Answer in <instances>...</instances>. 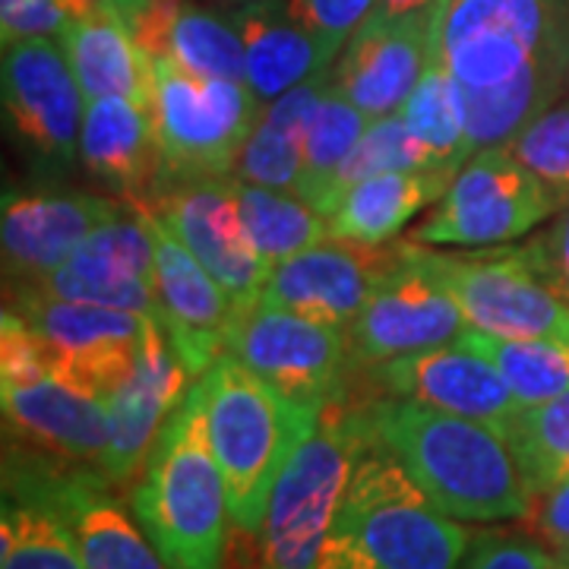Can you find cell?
I'll list each match as a JSON object with an SVG mask.
<instances>
[{
    "instance_id": "obj_1",
    "label": "cell",
    "mask_w": 569,
    "mask_h": 569,
    "mask_svg": "<svg viewBox=\"0 0 569 569\" xmlns=\"http://www.w3.org/2000/svg\"><path fill=\"white\" fill-rule=\"evenodd\" d=\"M427 54L462 89L468 152L503 146L567 96V0H437Z\"/></svg>"
},
{
    "instance_id": "obj_2",
    "label": "cell",
    "mask_w": 569,
    "mask_h": 569,
    "mask_svg": "<svg viewBox=\"0 0 569 569\" xmlns=\"http://www.w3.org/2000/svg\"><path fill=\"white\" fill-rule=\"evenodd\" d=\"M365 421L370 437L452 519L503 522L529 512L535 493L500 430L399 396L365 402Z\"/></svg>"
},
{
    "instance_id": "obj_3",
    "label": "cell",
    "mask_w": 569,
    "mask_h": 569,
    "mask_svg": "<svg viewBox=\"0 0 569 569\" xmlns=\"http://www.w3.org/2000/svg\"><path fill=\"white\" fill-rule=\"evenodd\" d=\"M468 548L466 526L433 507L367 430L317 569H459Z\"/></svg>"
},
{
    "instance_id": "obj_4",
    "label": "cell",
    "mask_w": 569,
    "mask_h": 569,
    "mask_svg": "<svg viewBox=\"0 0 569 569\" xmlns=\"http://www.w3.org/2000/svg\"><path fill=\"white\" fill-rule=\"evenodd\" d=\"M206 430L228 488L231 526L257 535L284 462L320 425L323 406L298 402L224 351L200 377Z\"/></svg>"
},
{
    "instance_id": "obj_5",
    "label": "cell",
    "mask_w": 569,
    "mask_h": 569,
    "mask_svg": "<svg viewBox=\"0 0 569 569\" xmlns=\"http://www.w3.org/2000/svg\"><path fill=\"white\" fill-rule=\"evenodd\" d=\"M130 509L171 569H222L231 512L222 468L209 447L200 380L149 449Z\"/></svg>"
},
{
    "instance_id": "obj_6",
    "label": "cell",
    "mask_w": 569,
    "mask_h": 569,
    "mask_svg": "<svg viewBox=\"0 0 569 569\" xmlns=\"http://www.w3.org/2000/svg\"><path fill=\"white\" fill-rule=\"evenodd\" d=\"M365 440V406H348L346 392L329 399L320 425L284 462L269 493L257 531V569H317Z\"/></svg>"
},
{
    "instance_id": "obj_7",
    "label": "cell",
    "mask_w": 569,
    "mask_h": 569,
    "mask_svg": "<svg viewBox=\"0 0 569 569\" xmlns=\"http://www.w3.org/2000/svg\"><path fill=\"white\" fill-rule=\"evenodd\" d=\"M411 250L462 307L468 329L569 346L567 295L550 279L531 241L522 247H478L468 253L411 241Z\"/></svg>"
},
{
    "instance_id": "obj_8",
    "label": "cell",
    "mask_w": 569,
    "mask_h": 569,
    "mask_svg": "<svg viewBox=\"0 0 569 569\" xmlns=\"http://www.w3.org/2000/svg\"><path fill=\"white\" fill-rule=\"evenodd\" d=\"M149 61V111L162 149V181L234 174L238 152L263 114L247 82L212 80L171 58Z\"/></svg>"
},
{
    "instance_id": "obj_9",
    "label": "cell",
    "mask_w": 569,
    "mask_h": 569,
    "mask_svg": "<svg viewBox=\"0 0 569 569\" xmlns=\"http://www.w3.org/2000/svg\"><path fill=\"white\" fill-rule=\"evenodd\" d=\"M557 197L529 168L503 146H490L459 168L447 193L411 228V241L459 250L512 244L557 216Z\"/></svg>"
},
{
    "instance_id": "obj_10",
    "label": "cell",
    "mask_w": 569,
    "mask_h": 569,
    "mask_svg": "<svg viewBox=\"0 0 569 569\" xmlns=\"http://www.w3.org/2000/svg\"><path fill=\"white\" fill-rule=\"evenodd\" d=\"M133 203L146 206L209 269L234 313L263 298L269 266L250 241L234 174L162 181L152 187V197H137Z\"/></svg>"
},
{
    "instance_id": "obj_11",
    "label": "cell",
    "mask_w": 569,
    "mask_h": 569,
    "mask_svg": "<svg viewBox=\"0 0 569 569\" xmlns=\"http://www.w3.org/2000/svg\"><path fill=\"white\" fill-rule=\"evenodd\" d=\"M7 497L51 509L73 535L82 569H171L142 531L133 509L111 493L102 471H54L41 466H13L7 459Z\"/></svg>"
},
{
    "instance_id": "obj_12",
    "label": "cell",
    "mask_w": 569,
    "mask_h": 569,
    "mask_svg": "<svg viewBox=\"0 0 569 569\" xmlns=\"http://www.w3.org/2000/svg\"><path fill=\"white\" fill-rule=\"evenodd\" d=\"M10 310L41 336L54 377L102 396L104 402L133 373L149 323L146 313L61 301L29 284L17 288Z\"/></svg>"
},
{
    "instance_id": "obj_13",
    "label": "cell",
    "mask_w": 569,
    "mask_h": 569,
    "mask_svg": "<svg viewBox=\"0 0 569 569\" xmlns=\"http://www.w3.org/2000/svg\"><path fill=\"white\" fill-rule=\"evenodd\" d=\"M462 307L427 269L411 241H396V260L348 326L351 365L370 367L411 351L452 346L466 336Z\"/></svg>"
},
{
    "instance_id": "obj_14",
    "label": "cell",
    "mask_w": 569,
    "mask_h": 569,
    "mask_svg": "<svg viewBox=\"0 0 569 569\" xmlns=\"http://www.w3.org/2000/svg\"><path fill=\"white\" fill-rule=\"evenodd\" d=\"M224 351L298 402L326 406L346 392L342 383L351 367L348 332L282 307L257 301L234 313Z\"/></svg>"
},
{
    "instance_id": "obj_15",
    "label": "cell",
    "mask_w": 569,
    "mask_h": 569,
    "mask_svg": "<svg viewBox=\"0 0 569 569\" xmlns=\"http://www.w3.org/2000/svg\"><path fill=\"white\" fill-rule=\"evenodd\" d=\"M41 295L77 305L114 307L156 317V224L146 206L123 200L73 257L54 272L29 282Z\"/></svg>"
},
{
    "instance_id": "obj_16",
    "label": "cell",
    "mask_w": 569,
    "mask_h": 569,
    "mask_svg": "<svg viewBox=\"0 0 569 569\" xmlns=\"http://www.w3.org/2000/svg\"><path fill=\"white\" fill-rule=\"evenodd\" d=\"M3 108L13 133L36 156L70 162L80 152L86 99L54 39L3 44Z\"/></svg>"
},
{
    "instance_id": "obj_17",
    "label": "cell",
    "mask_w": 569,
    "mask_h": 569,
    "mask_svg": "<svg viewBox=\"0 0 569 569\" xmlns=\"http://www.w3.org/2000/svg\"><path fill=\"white\" fill-rule=\"evenodd\" d=\"M370 377L383 389V396L415 399L440 411L462 415L500 430L503 437L522 411L503 373L481 351L462 342L377 361L370 365Z\"/></svg>"
},
{
    "instance_id": "obj_18",
    "label": "cell",
    "mask_w": 569,
    "mask_h": 569,
    "mask_svg": "<svg viewBox=\"0 0 569 569\" xmlns=\"http://www.w3.org/2000/svg\"><path fill=\"white\" fill-rule=\"evenodd\" d=\"M396 260L392 247H361L339 238H326L269 269L263 305L301 313L307 320L348 332L370 298L377 279Z\"/></svg>"
},
{
    "instance_id": "obj_19",
    "label": "cell",
    "mask_w": 569,
    "mask_h": 569,
    "mask_svg": "<svg viewBox=\"0 0 569 569\" xmlns=\"http://www.w3.org/2000/svg\"><path fill=\"white\" fill-rule=\"evenodd\" d=\"M190 387L193 373L171 348L159 320L149 317L133 373L108 396V447L96 468L111 485L130 481L146 466L164 421L181 406Z\"/></svg>"
},
{
    "instance_id": "obj_20",
    "label": "cell",
    "mask_w": 569,
    "mask_h": 569,
    "mask_svg": "<svg viewBox=\"0 0 569 569\" xmlns=\"http://www.w3.org/2000/svg\"><path fill=\"white\" fill-rule=\"evenodd\" d=\"M152 224H156V305H159L156 320L183 367L193 377H203L228 348L234 307L222 291V284L209 276V269L156 216Z\"/></svg>"
},
{
    "instance_id": "obj_21",
    "label": "cell",
    "mask_w": 569,
    "mask_h": 569,
    "mask_svg": "<svg viewBox=\"0 0 569 569\" xmlns=\"http://www.w3.org/2000/svg\"><path fill=\"white\" fill-rule=\"evenodd\" d=\"M427 39L430 10L399 20L367 17L346 41L332 80L367 121L396 114L425 73Z\"/></svg>"
},
{
    "instance_id": "obj_22",
    "label": "cell",
    "mask_w": 569,
    "mask_h": 569,
    "mask_svg": "<svg viewBox=\"0 0 569 569\" xmlns=\"http://www.w3.org/2000/svg\"><path fill=\"white\" fill-rule=\"evenodd\" d=\"M121 203L96 193H7L0 212L3 263L22 284L63 266Z\"/></svg>"
},
{
    "instance_id": "obj_23",
    "label": "cell",
    "mask_w": 569,
    "mask_h": 569,
    "mask_svg": "<svg viewBox=\"0 0 569 569\" xmlns=\"http://www.w3.org/2000/svg\"><path fill=\"white\" fill-rule=\"evenodd\" d=\"M3 421L36 449L70 462H96L108 447V402L48 373L32 383L0 387Z\"/></svg>"
},
{
    "instance_id": "obj_24",
    "label": "cell",
    "mask_w": 569,
    "mask_h": 569,
    "mask_svg": "<svg viewBox=\"0 0 569 569\" xmlns=\"http://www.w3.org/2000/svg\"><path fill=\"white\" fill-rule=\"evenodd\" d=\"M80 162L96 181L123 193V200L152 190L162 178V149L149 104L123 96L86 102Z\"/></svg>"
},
{
    "instance_id": "obj_25",
    "label": "cell",
    "mask_w": 569,
    "mask_h": 569,
    "mask_svg": "<svg viewBox=\"0 0 569 569\" xmlns=\"http://www.w3.org/2000/svg\"><path fill=\"white\" fill-rule=\"evenodd\" d=\"M231 13L244 39L247 86L263 104L332 70V61L339 58L288 10L284 0H253Z\"/></svg>"
},
{
    "instance_id": "obj_26",
    "label": "cell",
    "mask_w": 569,
    "mask_h": 569,
    "mask_svg": "<svg viewBox=\"0 0 569 569\" xmlns=\"http://www.w3.org/2000/svg\"><path fill=\"white\" fill-rule=\"evenodd\" d=\"M456 168L389 171L348 187L326 212L329 238L361 247H387L418 212H425L449 190Z\"/></svg>"
},
{
    "instance_id": "obj_27",
    "label": "cell",
    "mask_w": 569,
    "mask_h": 569,
    "mask_svg": "<svg viewBox=\"0 0 569 569\" xmlns=\"http://www.w3.org/2000/svg\"><path fill=\"white\" fill-rule=\"evenodd\" d=\"M61 44L86 102L123 96L149 104V61L111 7L67 22Z\"/></svg>"
},
{
    "instance_id": "obj_28",
    "label": "cell",
    "mask_w": 569,
    "mask_h": 569,
    "mask_svg": "<svg viewBox=\"0 0 569 569\" xmlns=\"http://www.w3.org/2000/svg\"><path fill=\"white\" fill-rule=\"evenodd\" d=\"M329 80H332V70L288 89L276 102L263 104L260 121L238 152V162H234L238 181L295 193L301 164H305L307 123Z\"/></svg>"
},
{
    "instance_id": "obj_29",
    "label": "cell",
    "mask_w": 569,
    "mask_h": 569,
    "mask_svg": "<svg viewBox=\"0 0 569 569\" xmlns=\"http://www.w3.org/2000/svg\"><path fill=\"white\" fill-rule=\"evenodd\" d=\"M367 118L348 102V96L329 80L320 102L310 114L305 137V164L295 193L310 203L320 216H326V206L332 200V187L342 171V164L358 146L361 133L367 130Z\"/></svg>"
},
{
    "instance_id": "obj_30",
    "label": "cell",
    "mask_w": 569,
    "mask_h": 569,
    "mask_svg": "<svg viewBox=\"0 0 569 569\" xmlns=\"http://www.w3.org/2000/svg\"><path fill=\"white\" fill-rule=\"evenodd\" d=\"M250 241L269 269L329 238V222L291 190H272L234 178Z\"/></svg>"
},
{
    "instance_id": "obj_31",
    "label": "cell",
    "mask_w": 569,
    "mask_h": 569,
    "mask_svg": "<svg viewBox=\"0 0 569 569\" xmlns=\"http://www.w3.org/2000/svg\"><path fill=\"white\" fill-rule=\"evenodd\" d=\"M183 70L212 80L247 82V58L241 29L231 10L203 0H187L171 26L168 54Z\"/></svg>"
},
{
    "instance_id": "obj_32",
    "label": "cell",
    "mask_w": 569,
    "mask_h": 569,
    "mask_svg": "<svg viewBox=\"0 0 569 569\" xmlns=\"http://www.w3.org/2000/svg\"><path fill=\"white\" fill-rule=\"evenodd\" d=\"M475 348L503 373L516 402L522 408L550 402L569 389V346L553 339H503L478 329H466L459 339Z\"/></svg>"
},
{
    "instance_id": "obj_33",
    "label": "cell",
    "mask_w": 569,
    "mask_h": 569,
    "mask_svg": "<svg viewBox=\"0 0 569 569\" xmlns=\"http://www.w3.org/2000/svg\"><path fill=\"white\" fill-rule=\"evenodd\" d=\"M402 118L437 164L459 171L471 159L462 89L449 77L447 67L427 61L415 92L402 104Z\"/></svg>"
},
{
    "instance_id": "obj_34",
    "label": "cell",
    "mask_w": 569,
    "mask_h": 569,
    "mask_svg": "<svg viewBox=\"0 0 569 569\" xmlns=\"http://www.w3.org/2000/svg\"><path fill=\"white\" fill-rule=\"evenodd\" d=\"M0 569H82L73 535L51 509L3 497Z\"/></svg>"
},
{
    "instance_id": "obj_35",
    "label": "cell",
    "mask_w": 569,
    "mask_h": 569,
    "mask_svg": "<svg viewBox=\"0 0 569 569\" xmlns=\"http://www.w3.org/2000/svg\"><path fill=\"white\" fill-rule=\"evenodd\" d=\"M507 440L526 471L531 493L569 478V389L550 402L522 408L507 430Z\"/></svg>"
},
{
    "instance_id": "obj_36",
    "label": "cell",
    "mask_w": 569,
    "mask_h": 569,
    "mask_svg": "<svg viewBox=\"0 0 569 569\" xmlns=\"http://www.w3.org/2000/svg\"><path fill=\"white\" fill-rule=\"evenodd\" d=\"M427 168H443V164L433 162V156L408 130L402 111L387 114V118H373L342 164L326 212L332 209V203L346 193L348 187L367 181V178L389 174V171H427Z\"/></svg>"
},
{
    "instance_id": "obj_37",
    "label": "cell",
    "mask_w": 569,
    "mask_h": 569,
    "mask_svg": "<svg viewBox=\"0 0 569 569\" xmlns=\"http://www.w3.org/2000/svg\"><path fill=\"white\" fill-rule=\"evenodd\" d=\"M509 156L529 168L563 206L569 200V92L535 114L512 140L503 142Z\"/></svg>"
},
{
    "instance_id": "obj_38",
    "label": "cell",
    "mask_w": 569,
    "mask_h": 569,
    "mask_svg": "<svg viewBox=\"0 0 569 569\" xmlns=\"http://www.w3.org/2000/svg\"><path fill=\"white\" fill-rule=\"evenodd\" d=\"M48 351L41 336L17 310H3L0 320V387H17L48 377Z\"/></svg>"
},
{
    "instance_id": "obj_39",
    "label": "cell",
    "mask_w": 569,
    "mask_h": 569,
    "mask_svg": "<svg viewBox=\"0 0 569 569\" xmlns=\"http://www.w3.org/2000/svg\"><path fill=\"white\" fill-rule=\"evenodd\" d=\"M284 3L336 54H342L346 41L377 7V0H284Z\"/></svg>"
},
{
    "instance_id": "obj_40",
    "label": "cell",
    "mask_w": 569,
    "mask_h": 569,
    "mask_svg": "<svg viewBox=\"0 0 569 569\" xmlns=\"http://www.w3.org/2000/svg\"><path fill=\"white\" fill-rule=\"evenodd\" d=\"M553 557L531 538L512 531H485L471 538L466 563L459 569H553Z\"/></svg>"
},
{
    "instance_id": "obj_41",
    "label": "cell",
    "mask_w": 569,
    "mask_h": 569,
    "mask_svg": "<svg viewBox=\"0 0 569 569\" xmlns=\"http://www.w3.org/2000/svg\"><path fill=\"white\" fill-rule=\"evenodd\" d=\"M67 10L61 0H0V32L3 44L26 39H54L67 29Z\"/></svg>"
},
{
    "instance_id": "obj_42",
    "label": "cell",
    "mask_w": 569,
    "mask_h": 569,
    "mask_svg": "<svg viewBox=\"0 0 569 569\" xmlns=\"http://www.w3.org/2000/svg\"><path fill=\"white\" fill-rule=\"evenodd\" d=\"M522 526L541 541L569 550V478L535 493L529 512L522 516Z\"/></svg>"
},
{
    "instance_id": "obj_43",
    "label": "cell",
    "mask_w": 569,
    "mask_h": 569,
    "mask_svg": "<svg viewBox=\"0 0 569 569\" xmlns=\"http://www.w3.org/2000/svg\"><path fill=\"white\" fill-rule=\"evenodd\" d=\"M541 263L550 272V279L557 282V288L567 295L569 301V200L557 209V219L550 224V231L545 238L531 241Z\"/></svg>"
},
{
    "instance_id": "obj_44",
    "label": "cell",
    "mask_w": 569,
    "mask_h": 569,
    "mask_svg": "<svg viewBox=\"0 0 569 569\" xmlns=\"http://www.w3.org/2000/svg\"><path fill=\"white\" fill-rule=\"evenodd\" d=\"M437 0H377L373 13L370 17H380V20H399V17H415V13H425L433 10Z\"/></svg>"
},
{
    "instance_id": "obj_45",
    "label": "cell",
    "mask_w": 569,
    "mask_h": 569,
    "mask_svg": "<svg viewBox=\"0 0 569 569\" xmlns=\"http://www.w3.org/2000/svg\"><path fill=\"white\" fill-rule=\"evenodd\" d=\"M108 0H61V7L67 10L70 20H80V17H89L96 10H102Z\"/></svg>"
},
{
    "instance_id": "obj_46",
    "label": "cell",
    "mask_w": 569,
    "mask_h": 569,
    "mask_svg": "<svg viewBox=\"0 0 569 569\" xmlns=\"http://www.w3.org/2000/svg\"><path fill=\"white\" fill-rule=\"evenodd\" d=\"M203 3H212V7H224V10H234V7H244V3H253V0H203Z\"/></svg>"
},
{
    "instance_id": "obj_47",
    "label": "cell",
    "mask_w": 569,
    "mask_h": 569,
    "mask_svg": "<svg viewBox=\"0 0 569 569\" xmlns=\"http://www.w3.org/2000/svg\"><path fill=\"white\" fill-rule=\"evenodd\" d=\"M567 92H569V0H567Z\"/></svg>"
},
{
    "instance_id": "obj_48",
    "label": "cell",
    "mask_w": 569,
    "mask_h": 569,
    "mask_svg": "<svg viewBox=\"0 0 569 569\" xmlns=\"http://www.w3.org/2000/svg\"><path fill=\"white\" fill-rule=\"evenodd\" d=\"M553 569H569V557H560V560L553 563Z\"/></svg>"
}]
</instances>
